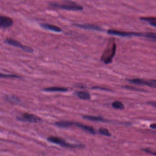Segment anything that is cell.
I'll use <instances>...</instances> for the list:
<instances>
[{
    "instance_id": "d6986e66",
    "label": "cell",
    "mask_w": 156,
    "mask_h": 156,
    "mask_svg": "<svg viewBox=\"0 0 156 156\" xmlns=\"http://www.w3.org/2000/svg\"><path fill=\"white\" fill-rule=\"evenodd\" d=\"M99 133L102 135L105 136H111V133L110 132L108 129L105 128H100L99 129Z\"/></svg>"
},
{
    "instance_id": "6da1fadb",
    "label": "cell",
    "mask_w": 156,
    "mask_h": 156,
    "mask_svg": "<svg viewBox=\"0 0 156 156\" xmlns=\"http://www.w3.org/2000/svg\"><path fill=\"white\" fill-rule=\"evenodd\" d=\"M47 140L50 143L55 144L59 145L61 147L70 148H84L85 146L82 144H71L67 142L61 137L58 136H49L47 138Z\"/></svg>"
},
{
    "instance_id": "484cf974",
    "label": "cell",
    "mask_w": 156,
    "mask_h": 156,
    "mask_svg": "<svg viewBox=\"0 0 156 156\" xmlns=\"http://www.w3.org/2000/svg\"><path fill=\"white\" fill-rule=\"evenodd\" d=\"M150 25L151 26H153L154 27H156V21H152V22H150Z\"/></svg>"
},
{
    "instance_id": "8fae6325",
    "label": "cell",
    "mask_w": 156,
    "mask_h": 156,
    "mask_svg": "<svg viewBox=\"0 0 156 156\" xmlns=\"http://www.w3.org/2000/svg\"><path fill=\"white\" fill-rule=\"evenodd\" d=\"M40 26L43 28L47 29L48 30L51 31L57 32H62L61 29L60 27H58L57 26H55V25L47 24V23H43V24H41Z\"/></svg>"
},
{
    "instance_id": "ac0fdd59",
    "label": "cell",
    "mask_w": 156,
    "mask_h": 156,
    "mask_svg": "<svg viewBox=\"0 0 156 156\" xmlns=\"http://www.w3.org/2000/svg\"><path fill=\"white\" fill-rule=\"evenodd\" d=\"M145 85H147L150 87L156 88V80L155 79H150L145 80Z\"/></svg>"
},
{
    "instance_id": "d4e9b609",
    "label": "cell",
    "mask_w": 156,
    "mask_h": 156,
    "mask_svg": "<svg viewBox=\"0 0 156 156\" xmlns=\"http://www.w3.org/2000/svg\"><path fill=\"white\" fill-rule=\"evenodd\" d=\"M93 89H100V90H104V91H111L110 90H109L108 89L105 88L100 87H93Z\"/></svg>"
},
{
    "instance_id": "cb8c5ba5",
    "label": "cell",
    "mask_w": 156,
    "mask_h": 156,
    "mask_svg": "<svg viewBox=\"0 0 156 156\" xmlns=\"http://www.w3.org/2000/svg\"><path fill=\"white\" fill-rule=\"evenodd\" d=\"M142 150H143V151H144V152H146L147 153L156 156V152H152L151 150L148 149H143Z\"/></svg>"
},
{
    "instance_id": "5bb4252c",
    "label": "cell",
    "mask_w": 156,
    "mask_h": 156,
    "mask_svg": "<svg viewBox=\"0 0 156 156\" xmlns=\"http://www.w3.org/2000/svg\"><path fill=\"white\" fill-rule=\"evenodd\" d=\"M75 95L79 98L82 100H87L91 99V96L87 92L80 91L75 92Z\"/></svg>"
},
{
    "instance_id": "4316f807",
    "label": "cell",
    "mask_w": 156,
    "mask_h": 156,
    "mask_svg": "<svg viewBox=\"0 0 156 156\" xmlns=\"http://www.w3.org/2000/svg\"><path fill=\"white\" fill-rule=\"evenodd\" d=\"M77 87L80 88H86V86L84 85H82V84H78Z\"/></svg>"
},
{
    "instance_id": "4fadbf2b",
    "label": "cell",
    "mask_w": 156,
    "mask_h": 156,
    "mask_svg": "<svg viewBox=\"0 0 156 156\" xmlns=\"http://www.w3.org/2000/svg\"><path fill=\"white\" fill-rule=\"evenodd\" d=\"M44 91L47 92H66L68 91V89L60 87H50L44 89Z\"/></svg>"
},
{
    "instance_id": "9c48e42d",
    "label": "cell",
    "mask_w": 156,
    "mask_h": 156,
    "mask_svg": "<svg viewBox=\"0 0 156 156\" xmlns=\"http://www.w3.org/2000/svg\"><path fill=\"white\" fill-rule=\"evenodd\" d=\"M74 25L77 27L83 28V29H88V30H91L98 31H102V29L98 26L92 25V24H74Z\"/></svg>"
},
{
    "instance_id": "7c38bea8",
    "label": "cell",
    "mask_w": 156,
    "mask_h": 156,
    "mask_svg": "<svg viewBox=\"0 0 156 156\" xmlns=\"http://www.w3.org/2000/svg\"><path fill=\"white\" fill-rule=\"evenodd\" d=\"M54 125L60 128H68L74 126V122L70 121H61L56 122Z\"/></svg>"
},
{
    "instance_id": "e0dca14e",
    "label": "cell",
    "mask_w": 156,
    "mask_h": 156,
    "mask_svg": "<svg viewBox=\"0 0 156 156\" xmlns=\"http://www.w3.org/2000/svg\"><path fill=\"white\" fill-rule=\"evenodd\" d=\"M112 106L117 109L123 110L124 109V105L120 101H115L112 104Z\"/></svg>"
},
{
    "instance_id": "f1b7e54d",
    "label": "cell",
    "mask_w": 156,
    "mask_h": 156,
    "mask_svg": "<svg viewBox=\"0 0 156 156\" xmlns=\"http://www.w3.org/2000/svg\"><path fill=\"white\" fill-rule=\"evenodd\" d=\"M149 104H151L152 105H153V106H156V102H150Z\"/></svg>"
},
{
    "instance_id": "44dd1931",
    "label": "cell",
    "mask_w": 156,
    "mask_h": 156,
    "mask_svg": "<svg viewBox=\"0 0 156 156\" xmlns=\"http://www.w3.org/2000/svg\"><path fill=\"white\" fill-rule=\"evenodd\" d=\"M0 78H19V76L14 74H8L0 73Z\"/></svg>"
},
{
    "instance_id": "603a6c76",
    "label": "cell",
    "mask_w": 156,
    "mask_h": 156,
    "mask_svg": "<svg viewBox=\"0 0 156 156\" xmlns=\"http://www.w3.org/2000/svg\"><path fill=\"white\" fill-rule=\"evenodd\" d=\"M141 19L144 21H150V22L156 21V18H141Z\"/></svg>"
},
{
    "instance_id": "5b68a950",
    "label": "cell",
    "mask_w": 156,
    "mask_h": 156,
    "mask_svg": "<svg viewBox=\"0 0 156 156\" xmlns=\"http://www.w3.org/2000/svg\"><path fill=\"white\" fill-rule=\"evenodd\" d=\"M18 119L19 121H25L33 123H40L42 121V119L39 117L36 116L35 115L27 113L23 114L22 117H18Z\"/></svg>"
},
{
    "instance_id": "7402d4cb",
    "label": "cell",
    "mask_w": 156,
    "mask_h": 156,
    "mask_svg": "<svg viewBox=\"0 0 156 156\" xmlns=\"http://www.w3.org/2000/svg\"><path fill=\"white\" fill-rule=\"evenodd\" d=\"M124 87H125V88H126L127 89H129V90H133V91H144L143 90H141V89L133 87L128 86H125Z\"/></svg>"
},
{
    "instance_id": "277c9868",
    "label": "cell",
    "mask_w": 156,
    "mask_h": 156,
    "mask_svg": "<svg viewBox=\"0 0 156 156\" xmlns=\"http://www.w3.org/2000/svg\"><path fill=\"white\" fill-rule=\"evenodd\" d=\"M6 42L7 44L14 46V47L21 48V49L23 51L28 53H32V52H33V49L31 47L27 46H24L21 44L20 42L16 40H14L12 39H7L6 40Z\"/></svg>"
},
{
    "instance_id": "9a60e30c",
    "label": "cell",
    "mask_w": 156,
    "mask_h": 156,
    "mask_svg": "<svg viewBox=\"0 0 156 156\" xmlns=\"http://www.w3.org/2000/svg\"><path fill=\"white\" fill-rule=\"evenodd\" d=\"M128 81L131 83L137 85H145V80L141 79H129Z\"/></svg>"
},
{
    "instance_id": "52a82bcc",
    "label": "cell",
    "mask_w": 156,
    "mask_h": 156,
    "mask_svg": "<svg viewBox=\"0 0 156 156\" xmlns=\"http://www.w3.org/2000/svg\"><path fill=\"white\" fill-rule=\"evenodd\" d=\"M13 23V19L6 16H0V27L6 28L10 27Z\"/></svg>"
},
{
    "instance_id": "2e32d148",
    "label": "cell",
    "mask_w": 156,
    "mask_h": 156,
    "mask_svg": "<svg viewBox=\"0 0 156 156\" xmlns=\"http://www.w3.org/2000/svg\"><path fill=\"white\" fill-rule=\"evenodd\" d=\"M6 100L9 101L10 103H15V104L19 103L20 101V100L15 96H6Z\"/></svg>"
},
{
    "instance_id": "ba28073f",
    "label": "cell",
    "mask_w": 156,
    "mask_h": 156,
    "mask_svg": "<svg viewBox=\"0 0 156 156\" xmlns=\"http://www.w3.org/2000/svg\"><path fill=\"white\" fill-rule=\"evenodd\" d=\"M74 126H76L77 127L82 129L86 132L91 134L96 135V133L95 129L91 126L84 125V124H81L80 123H76V122H74Z\"/></svg>"
},
{
    "instance_id": "30bf717a",
    "label": "cell",
    "mask_w": 156,
    "mask_h": 156,
    "mask_svg": "<svg viewBox=\"0 0 156 156\" xmlns=\"http://www.w3.org/2000/svg\"><path fill=\"white\" fill-rule=\"evenodd\" d=\"M83 117L84 119L89 120V121H93V122H109L108 120L100 116L96 117V116L84 115L83 116Z\"/></svg>"
},
{
    "instance_id": "3957f363",
    "label": "cell",
    "mask_w": 156,
    "mask_h": 156,
    "mask_svg": "<svg viewBox=\"0 0 156 156\" xmlns=\"http://www.w3.org/2000/svg\"><path fill=\"white\" fill-rule=\"evenodd\" d=\"M117 50V46L115 43H113L112 46L107 47L104 51L101 57V60L105 64H109L112 62L113 58L114 57Z\"/></svg>"
},
{
    "instance_id": "ffe728a7",
    "label": "cell",
    "mask_w": 156,
    "mask_h": 156,
    "mask_svg": "<svg viewBox=\"0 0 156 156\" xmlns=\"http://www.w3.org/2000/svg\"><path fill=\"white\" fill-rule=\"evenodd\" d=\"M144 37L146 38H149L156 41V33H153V32H149L144 34Z\"/></svg>"
},
{
    "instance_id": "8992f818",
    "label": "cell",
    "mask_w": 156,
    "mask_h": 156,
    "mask_svg": "<svg viewBox=\"0 0 156 156\" xmlns=\"http://www.w3.org/2000/svg\"><path fill=\"white\" fill-rule=\"evenodd\" d=\"M107 33L110 35L121 37H130L132 36H144V34H143V33L126 32L120 31L115 30H112V29L108 31Z\"/></svg>"
},
{
    "instance_id": "7a4b0ae2",
    "label": "cell",
    "mask_w": 156,
    "mask_h": 156,
    "mask_svg": "<svg viewBox=\"0 0 156 156\" xmlns=\"http://www.w3.org/2000/svg\"><path fill=\"white\" fill-rule=\"evenodd\" d=\"M51 6L52 7H55L56 8L66 10L74 11H80L83 10L82 6L77 4L75 2H67L65 4H58V3H52Z\"/></svg>"
},
{
    "instance_id": "83f0119b",
    "label": "cell",
    "mask_w": 156,
    "mask_h": 156,
    "mask_svg": "<svg viewBox=\"0 0 156 156\" xmlns=\"http://www.w3.org/2000/svg\"><path fill=\"white\" fill-rule=\"evenodd\" d=\"M150 126L152 129H156V124H151Z\"/></svg>"
}]
</instances>
